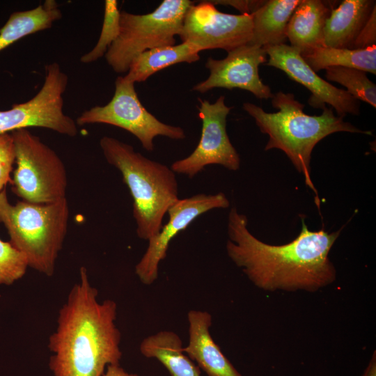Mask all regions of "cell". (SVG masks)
<instances>
[{
  "instance_id": "7a4b0ae2",
  "label": "cell",
  "mask_w": 376,
  "mask_h": 376,
  "mask_svg": "<svg viewBox=\"0 0 376 376\" xmlns=\"http://www.w3.org/2000/svg\"><path fill=\"white\" fill-rule=\"evenodd\" d=\"M80 279L71 288L58 312L48 347L54 376H102L109 365L119 364L121 334L116 325V303L97 301V290L80 268Z\"/></svg>"
},
{
  "instance_id": "603a6c76",
  "label": "cell",
  "mask_w": 376,
  "mask_h": 376,
  "mask_svg": "<svg viewBox=\"0 0 376 376\" xmlns=\"http://www.w3.org/2000/svg\"><path fill=\"white\" fill-rule=\"evenodd\" d=\"M325 71L327 80L340 84L355 99L376 107V85L367 77V72L345 67H329Z\"/></svg>"
},
{
  "instance_id": "52a82bcc",
  "label": "cell",
  "mask_w": 376,
  "mask_h": 376,
  "mask_svg": "<svg viewBox=\"0 0 376 376\" xmlns=\"http://www.w3.org/2000/svg\"><path fill=\"white\" fill-rule=\"evenodd\" d=\"M11 135L17 164L13 191L22 201L38 204L65 198L67 173L56 152L27 129L13 131Z\"/></svg>"
},
{
  "instance_id": "f546056e",
  "label": "cell",
  "mask_w": 376,
  "mask_h": 376,
  "mask_svg": "<svg viewBox=\"0 0 376 376\" xmlns=\"http://www.w3.org/2000/svg\"><path fill=\"white\" fill-rule=\"evenodd\" d=\"M363 376H376V356L375 352L369 362Z\"/></svg>"
},
{
  "instance_id": "83f0119b",
  "label": "cell",
  "mask_w": 376,
  "mask_h": 376,
  "mask_svg": "<svg viewBox=\"0 0 376 376\" xmlns=\"http://www.w3.org/2000/svg\"><path fill=\"white\" fill-rule=\"evenodd\" d=\"M214 5L230 6L241 12V14H252L264 2V1H244V0H216L210 1Z\"/></svg>"
},
{
  "instance_id": "277c9868",
  "label": "cell",
  "mask_w": 376,
  "mask_h": 376,
  "mask_svg": "<svg viewBox=\"0 0 376 376\" xmlns=\"http://www.w3.org/2000/svg\"><path fill=\"white\" fill-rule=\"evenodd\" d=\"M100 146L107 162L119 170L130 190L138 237L148 240L160 230L164 215L179 199L175 173L116 138L104 136Z\"/></svg>"
},
{
  "instance_id": "7c38bea8",
  "label": "cell",
  "mask_w": 376,
  "mask_h": 376,
  "mask_svg": "<svg viewBox=\"0 0 376 376\" xmlns=\"http://www.w3.org/2000/svg\"><path fill=\"white\" fill-rule=\"evenodd\" d=\"M230 202L219 192L214 194H198L178 199L168 210L169 221L155 235L149 239L148 245L135 267V273L141 282L151 285L158 278L159 265L167 253L171 241L180 232L201 214L217 208H226Z\"/></svg>"
},
{
  "instance_id": "484cf974",
  "label": "cell",
  "mask_w": 376,
  "mask_h": 376,
  "mask_svg": "<svg viewBox=\"0 0 376 376\" xmlns=\"http://www.w3.org/2000/svg\"><path fill=\"white\" fill-rule=\"evenodd\" d=\"M15 162V144L11 134H0V191L8 182L12 183L10 173Z\"/></svg>"
},
{
  "instance_id": "ac0fdd59",
  "label": "cell",
  "mask_w": 376,
  "mask_h": 376,
  "mask_svg": "<svg viewBox=\"0 0 376 376\" xmlns=\"http://www.w3.org/2000/svg\"><path fill=\"white\" fill-rule=\"evenodd\" d=\"M301 0H268L251 15L252 37L249 44L262 47L285 44L290 19Z\"/></svg>"
},
{
  "instance_id": "4fadbf2b",
  "label": "cell",
  "mask_w": 376,
  "mask_h": 376,
  "mask_svg": "<svg viewBox=\"0 0 376 376\" xmlns=\"http://www.w3.org/2000/svg\"><path fill=\"white\" fill-rule=\"evenodd\" d=\"M267 62L265 49L246 44L228 52L223 59L209 57L205 68L208 77L192 87V91L204 93L215 88H240L259 99L272 98L274 93L259 76V65Z\"/></svg>"
},
{
  "instance_id": "d6986e66",
  "label": "cell",
  "mask_w": 376,
  "mask_h": 376,
  "mask_svg": "<svg viewBox=\"0 0 376 376\" xmlns=\"http://www.w3.org/2000/svg\"><path fill=\"white\" fill-rule=\"evenodd\" d=\"M179 336L171 331H161L145 338L140 345L141 353L162 363L171 376H201L197 366L183 351Z\"/></svg>"
},
{
  "instance_id": "4316f807",
  "label": "cell",
  "mask_w": 376,
  "mask_h": 376,
  "mask_svg": "<svg viewBox=\"0 0 376 376\" xmlns=\"http://www.w3.org/2000/svg\"><path fill=\"white\" fill-rule=\"evenodd\" d=\"M376 43V8L360 31L354 45V49H365Z\"/></svg>"
},
{
  "instance_id": "8992f818",
  "label": "cell",
  "mask_w": 376,
  "mask_h": 376,
  "mask_svg": "<svg viewBox=\"0 0 376 376\" xmlns=\"http://www.w3.org/2000/svg\"><path fill=\"white\" fill-rule=\"evenodd\" d=\"M194 1L164 0L152 12L120 14V30L104 56L117 73H125L133 60L146 50L174 45L185 15Z\"/></svg>"
},
{
  "instance_id": "d4e9b609",
  "label": "cell",
  "mask_w": 376,
  "mask_h": 376,
  "mask_svg": "<svg viewBox=\"0 0 376 376\" xmlns=\"http://www.w3.org/2000/svg\"><path fill=\"white\" fill-rule=\"evenodd\" d=\"M28 267L26 256L10 242L0 239V284L13 283L25 274Z\"/></svg>"
},
{
  "instance_id": "5bb4252c",
  "label": "cell",
  "mask_w": 376,
  "mask_h": 376,
  "mask_svg": "<svg viewBox=\"0 0 376 376\" xmlns=\"http://www.w3.org/2000/svg\"><path fill=\"white\" fill-rule=\"evenodd\" d=\"M269 58L267 65L284 72L288 77L306 87L311 93L308 104L318 109L329 104L338 116L359 115V101L346 90L337 88L321 78L306 63L299 51L287 44L265 47Z\"/></svg>"
},
{
  "instance_id": "6da1fadb",
  "label": "cell",
  "mask_w": 376,
  "mask_h": 376,
  "mask_svg": "<svg viewBox=\"0 0 376 376\" xmlns=\"http://www.w3.org/2000/svg\"><path fill=\"white\" fill-rule=\"evenodd\" d=\"M248 219L235 207L228 218L226 251L231 260L258 288L267 291H317L332 283L336 276L329 254L341 229L328 233L310 230L304 219L290 242L265 243L247 228Z\"/></svg>"
},
{
  "instance_id": "2e32d148",
  "label": "cell",
  "mask_w": 376,
  "mask_h": 376,
  "mask_svg": "<svg viewBox=\"0 0 376 376\" xmlns=\"http://www.w3.org/2000/svg\"><path fill=\"white\" fill-rule=\"evenodd\" d=\"M375 8V0H344L332 8L324 29V46L354 49L360 31Z\"/></svg>"
},
{
  "instance_id": "ffe728a7",
  "label": "cell",
  "mask_w": 376,
  "mask_h": 376,
  "mask_svg": "<svg viewBox=\"0 0 376 376\" xmlns=\"http://www.w3.org/2000/svg\"><path fill=\"white\" fill-rule=\"evenodd\" d=\"M199 53L197 48L185 42L146 50L133 60L123 77L134 84L143 82L155 72L169 66L198 61Z\"/></svg>"
},
{
  "instance_id": "f1b7e54d",
  "label": "cell",
  "mask_w": 376,
  "mask_h": 376,
  "mask_svg": "<svg viewBox=\"0 0 376 376\" xmlns=\"http://www.w3.org/2000/svg\"><path fill=\"white\" fill-rule=\"evenodd\" d=\"M102 376H139L125 371L119 364L109 365Z\"/></svg>"
},
{
  "instance_id": "9a60e30c",
  "label": "cell",
  "mask_w": 376,
  "mask_h": 376,
  "mask_svg": "<svg viewBox=\"0 0 376 376\" xmlns=\"http://www.w3.org/2000/svg\"><path fill=\"white\" fill-rule=\"evenodd\" d=\"M189 343L183 351L207 376H242L222 353L210 332L212 315L207 311L188 313Z\"/></svg>"
},
{
  "instance_id": "7402d4cb",
  "label": "cell",
  "mask_w": 376,
  "mask_h": 376,
  "mask_svg": "<svg viewBox=\"0 0 376 376\" xmlns=\"http://www.w3.org/2000/svg\"><path fill=\"white\" fill-rule=\"evenodd\" d=\"M302 57L315 72L329 67H345L376 75V45L365 49L322 46Z\"/></svg>"
},
{
  "instance_id": "e0dca14e",
  "label": "cell",
  "mask_w": 376,
  "mask_h": 376,
  "mask_svg": "<svg viewBox=\"0 0 376 376\" xmlns=\"http://www.w3.org/2000/svg\"><path fill=\"white\" fill-rule=\"evenodd\" d=\"M332 8L320 0H301L294 10L287 28L290 46L304 56L324 46V29Z\"/></svg>"
},
{
  "instance_id": "5b68a950",
  "label": "cell",
  "mask_w": 376,
  "mask_h": 376,
  "mask_svg": "<svg viewBox=\"0 0 376 376\" xmlns=\"http://www.w3.org/2000/svg\"><path fill=\"white\" fill-rule=\"evenodd\" d=\"M69 207L66 198L38 204L24 201L12 205L6 189L0 191V223L10 243L26 258L29 267L52 276L67 233Z\"/></svg>"
},
{
  "instance_id": "30bf717a",
  "label": "cell",
  "mask_w": 376,
  "mask_h": 376,
  "mask_svg": "<svg viewBox=\"0 0 376 376\" xmlns=\"http://www.w3.org/2000/svg\"><path fill=\"white\" fill-rule=\"evenodd\" d=\"M252 15L225 13L210 1L194 3L187 10L179 36L200 52L222 49L227 52L249 43L252 37Z\"/></svg>"
},
{
  "instance_id": "8fae6325",
  "label": "cell",
  "mask_w": 376,
  "mask_h": 376,
  "mask_svg": "<svg viewBox=\"0 0 376 376\" xmlns=\"http://www.w3.org/2000/svg\"><path fill=\"white\" fill-rule=\"evenodd\" d=\"M198 117L202 121L201 136L194 150L187 157L176 160L171 169L175 173L194 178L206 166L219 164L237 171L240 157L226 131L227 116L232 109L220 96L214 102L198 99Z\"/></svg>"
},
{
  "instance_id": "cb8c5ba5",
  "label": "cell",
  "mask_w": 376,
  "mask_h": 376,
  "mask_svg": "<svg viewBox=\"0 0 376 376\" xmlns=\"http://www.w3.org/2000/svg\"><path fill=\"white\" fill-rule=\"evenodd\" d=\"M120 14L116 0L104 1V19L100 38L93 49L81 57L80 61L81 63H90L105 55L109 47L118 36Z\"/></svg>"
},
{
  "instance_id": "3957f363",
  "label": "cell",
  "mask_w": 376,
  "mask_h": 376,
  "mask_svg": "<svg viewBox=\"0 0 376 376\" xmlns=\"http://www.w3.org/2000/svg\"><path fill=\"white\" fill-rule=\"evenodd\" d=\"M272 107L279 111H265L251 103L243 104L244 110L255 120L260 132L269 136L265 150L279 149L301 173L306 185L318 196L311 178V159L314 147L322 139L333 133L346 132L372 134L361 130L335 115L334 109L325 106L320 116L304 113V104L295 99L293 93L279 91L272 98Z\"/></svg>"
},
{
  "instance_id": "44dd1931",
  "label": "cell",
  "mask_w": 376,
  "mask_h": 376,
  "mask_svg": "<svg viewBox=\"0 0 376 376\" xmlns=\"http://www.w3.org/2000/svg\"><path fill=\"white\" fill-rule=\"evenodd\" d=\"M61 17V10L54 0H46L34 8L12 13L0 29V52L25 36L50 28Z\"/></svg>"
},
{
  "instance_id": "9c48e42d",
  "label": "cell",
  "mask_w": 376,
  "mask_h": 376,
  "mask_svg": "<svg viewBox=\"0 0 376 376\" xmlns=\"http://www.w3.org/2000/svg\"><path fill=\"white\" fill-rule=\"evenodd\" d=\"M68 83V77L58 63L46 65L45 81L38 93L25 102L0 111V134L39 127L75 136L78 133L76 121L63 111V95Z\"/></svg>"
},
{
  "instance_id": "ba28073f",
  "label": "cell",
  "mask_w": 376,
  "mask_h": 376,
  "mask_svg": "<svg viewBox=\"0 0 376 376\" xmlns=\"http://www.w3.org/2000/svg\"><path fill=\"white\" fill-rule=\"evenodd\" d=\"M77 125L104 123L122 128L136 137L147 151L154 150V139L163 136L180 140L186 135L182 128L166 124L150 113L141 102L134 84L119 76L115 81L111 100L104 106L86 110L76 120Z\"/></svg>"
}]
</instances>
